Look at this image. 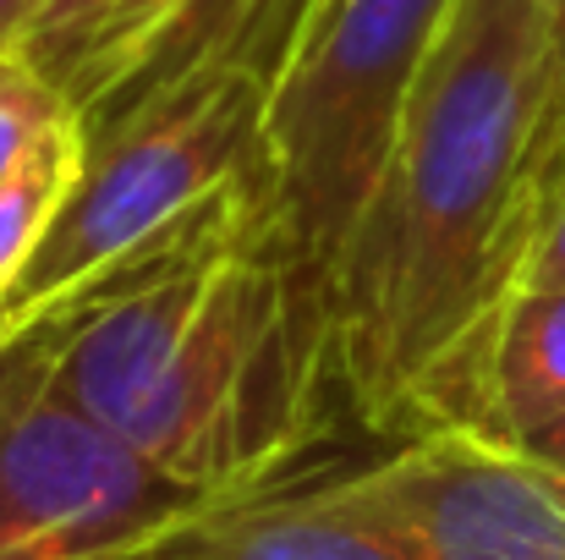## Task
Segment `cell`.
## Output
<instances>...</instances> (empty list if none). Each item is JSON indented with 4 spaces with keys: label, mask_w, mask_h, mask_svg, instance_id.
Masks as SVG:
<instances>
[{
    "label": "cell",
    "mask_w": 565,
    "mask_h": 560,
    "mask_svg": "<svg viewBox=\"0 0 565 560\" xmlns=\"http://www.w3.org/2000/svg\"><path fill=\"white\" fill-rule=\"evenodd\" d=\"M555 33L533 0H456L374 198L319 292L341 406L384 445L483 429V358L565 177Z\"/></svg>",
    "instance_id": "cell-1"
},
{
    "label": "cell",
    "mask_w": 565,
    "mask_h": 560,
    "mask_svg": "<svg viewBox=\"0 0 565 560\" xmlns=\"http://www.w3.org/2000/svg\"><path fill=\"white\" fill-rule=\"evenodd\" d=\"M55 384L192 495L286 484L324 429L335 379L258 177L94 286L61 325Z\"/></svg>",
    "instance_id": "cell-2"
},
{
    "label": "cell",
    "mask_w": 565,
    "mask_h": 560,
    "mask_svg": "<svg viewBox=\"0 0 565 560\" xmlns=\"http://www.w3.org/2000/svg\"><path fill=\"white\" fill-rule=\"evenodd\" d=\"M456 0H330L264 83V220L313 314Z\"/></svg>",
    "instance_id": "cell-3"
},
{
    "label": "cell",
    "mask_w": 565,
    "mask_h": 560,
    "mask_svg": "<svg viewBox=\"0 0 565 560\" xmlns=\"http://www.w3.org/2000/svg\"><path fill=\"white\" fill-rule=\"evenodd\" d=\"M264 83L209 55L88 127V160L66 192L11 308H55L154 247L220 192L264 171Z\"/></svg>",
    "instance_id": "cell-4"
},
{
    "label": "cell",
    "mask_w": 565,
    "mask_h": 560,
    "mask_svg": "<svg viewBox=\"0 0 565 560\" xmlns=\"http://www.w3.org/2000/svg\"><path fill=\"white\" fill-rule=\"evenodd\" d=\"M72 314L55 319L0 412V560H132L220 506L166 478L55 384V341Z\"/></svg>",
    "instance_id": "cell-5"
},
{
    "label": "cell",
    "mask_w": 565,
    "mask_h": 560,
    "mask_svg": "<svg viewBox=\"0 0 565 560\" xmlns=\"http://www.w3.org/2000/svg\"><path fill=\"white\" fill-rule=\"evenodd\" d=\"M406 560H565V500L483 429H428L330 478Z\"/></svg>",
    "instance_id": "cell-6"
},
{
    "label": "cell",
    "mask_w": 565,
    "mask_h": 560,
    "mask_svg": "<svg viewBox=\"0 0 565 560\" xmlns=\"http://www.w3.org/2000/svg\"><path fill=\"white\" fill-rule=\"evenodd\" d=\"M242 11L247 0H110L39 72L66 94L83 127H99L149 88L209 61Z\"/></svg>",
    "instance_id": "cell-7"
},
{
    "label": "cell",
    "mask_w": 565,
    "mask_h": 560,
    "mask_svg": "<svg viewBox=\"0 0 565 560\" xmlns=\"http://www.w3.org/2000/svg\"><path fill=\"white\" fill-rule=\"evenodd\" d=\"M132 560H406V550L341 506L330 478H313L220 500Z\"/></svg>",
    "instance_id": "cell-8"
},
{
    "label": "cell",
    "mask_w": 565,
    "mask_h": 560,
    "mask_svg": "<svg viewBox=\"0 0 565 560\" xmlns=\"http://www.w3.org/2000/svg\"><path fill=\"white\" fill-rule=\"evenodd\" d=\"M555 418H565V286H522L489 336L483 434L516 445Z\"/></svg>",
    "instance_id": "cell-9"
},
{
    "label": "cell",
    "mask_w": 565,
    "mask_h": 560,
    "mask_svg": "<svg viewBox=\"0 0 565 560\" xmlns=\"http://www.w3.org/2000/svg\"><path fill=\"white\" fill-rule=\"evenodd\" d=\"M83 160H88V127L77 116V121L55 127L17 171L0 177V308H11V292L22 286L28 264L39 258Z\"/></svg>",
    "instance_id": "cell-10"
},
{
    "label": "cell",
    "mask_w": 565,
    "mask_h": 560,
    "mask_svg": "<svg viewBox=\"0 0 565 560\" xmlns=\"http://www.w3.org/2000/svg\"><path fill=\"white\" fill-rule=\"evenodd\" d=\"M66 121H77V110L66 105V94L22 50H6L0 55V177L17 171Z\"/></svg>",
    "instance_id": "cell-11"
},
{
    "label": "cell",
    "mask_w": 565,
    "mask_h": 560,
    "mask_svg": "<svg viewBox=\"0 0 565 560\" xmlns=\"http://www.w3.org/2000/svg\"><path fill=\"white\" fill-rule=\"evenodd\" d=\"M110 0H33L28 11V33H22V55L33 66H44L72 33H83Z\"/></svg>",
    "instance_id": "cell-12"
},
{
    "label": "cell",
    "mask_w": 565,
    "mask_h": 560,
    "mask_svg": "<svg viewBox=\"0 0 565 560\" xmlns=\"http://www.w3.org/2000/svg\"><path fill=\"white\" fill-rule=\"evenodd\" d=\"M522 286H565V177L555 187V198H550V209H544V220H539L533 247H527L516 292Z\"/></svg>",
    "instance_id": "cell-13"
},
{
    "label": "cell",
    "mask_w": 565,
    "mask_h": 560,
    "mask_svg": "<svg viewBox=\"0 0 565 560\" xmlns=\"http://www.w3.org/2000/svg\"><path fill=\"white\" fill-rule=\"evenodd\" d=\"M94 286H99V281H94ZM94 286H88V292H94ZM88 292H83V297H88ZM83 297H77V303H83ZM77 303H72V308H77ZM72 308H61V314H72ZM61 314H55V319H61ZM55 319H44V325H33L28 336H17V341H6V347H0V412H6L11 390L22 384V373L33 369V358H39L44 336L55 330Z\"/></svg>",
    "instance_id": "cell-14"
},
{
    "label": "cell",
    "mask_w": 565,
    "mask_h": 560,
    "mask_svg": "<svg viewBox=\"0 0 565 560\" xmlns=\"http://www.w3.org/2000/svg\"><path fill=\"white\" fill-rule=\"evenodd\" d=\"M505 445H511V440H505ZM516 451H527V456H539V462H550V467H565V418L533 429L527 440H516Z\"/></svg>",
    "instance_id": "cell-15"
},
{
    "label": "cell",
    "mask_w": 565,
    "mask_h": 560,
    "mask_svg": "<svg viewBox=\"0 0 565 560\" xmlns=\"http://www.w3.org/2000/svg\"><path fill=\"white\" fill-rule=\"evenodd\" d=\"M83 292H88V286H83ZM83 292H77V297H83ZM77 297H66V303H55V308H0V347H6V341H17V336H28L33 325L55 319V314H61V308H72Z\"/></svg>",
    "instance_id": "cell-16"
},
{
    "label": "cell",
    "mask_w": 565,
    "mask_h": 560,
    "mask_svg": "<svg viewBox=\"0 0 565 560\" xmlns=\"http://www.w3.org/2000/svg\"><path fill=\"white\" fill-rule=\"evenodd\" d=\"M28 11H33V0H0V55H6V50H22Z\"/></svg>",
    "instance_id": "cell-17"
},
{
    "label": "cell",
    "mask_w": 565,
    "mask_h": 560,
    "mask_svg": "<svg viewBox=\"0 0 565 560\" xmlns=\"http://www.w3.org/2000/svg\"><path fill=\"white\" fill-rule=\"evenodd\" d=\"M539 11H544V22H550V33H555V61H561V88H565V0H533ZM565 110V99H561Z\"/></svg>",
    "instance_id": "cell-18"
},
{
    "label": "cell",
    "mask_w": 565,
    "mask_h": 560,
    "mask_svg": "<svg viewBox=\"0 0 565 560\" xmlns=\"http://www.w3.org/2000/svg\"><path fill=\"white\" fill-rule=\"evenodd\" d=\"M522 456H527V451H522ZM527 462H533V467L544 473V484H550V489H555V495L565 500V467H550V462H539V456H527Z\"/></svg>",
    "instance_id": "cell-19"
}]
</instances>
